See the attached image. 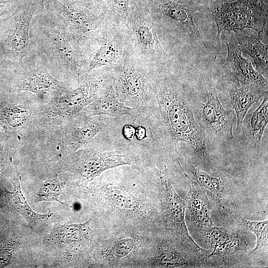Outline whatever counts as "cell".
<instances>
[{
  "instance_id": "ffe728a7",
  "label": "cell",
  "mask_w": 268,
  "mask_h": 268,
  "mask_svg": "<svg viewBox=\"0 0 268 268\" xmlns=\"http://www.w3.org/2000/svg\"><path fill=\"white\" fill-rule=\"evenodd\" d=\"M69 88L65 82L57 80L40 66L28 71L20 78L15 86L17 91L29 92L41 99L49 96L52 98Z\"/></svg>"
},
{
  "instance_id": "8fae6325",
  "label": "cell",
  "mask_w": 268,
  "mask_h": 268,
  "mask_svg": "<svg viewBox=\"0 0 268 268\" xmlns=\"http://www.w3.org/2000/svg\"><path fill=\"white\" fill-rule=\"evenodd\" d=\"M111 81L109 68L93 70L74 88L51 98L43 109L44 118L69 120L96 99Z\"/></svg>"
},
{
  "instance_id": "cb8c5ba5",
  "label": "cell",
  "mask_w": 268,
  "mask_h": 268,
  "mask_svg": "<svg viewBox=\"0 0 268 268\" xmlns=\"http://www.w3.org/2000/svg\"><path fill=\"white\" fill-rule=\"evenodd\" d=\"M235 33V32H234ZM246 29L235 33L242 53L249 55L253 60L255 70L264 77L268 76V50L267 45L261 41L260 36Z\"/></svg>"
},
{
  "instance_id": "603a6c76",
  "label": "cell",
  "mask_w": 268,
  "mask_h": 268,
  "mask_svg": "<svg viewBox=\"0 0 268 268\" xmlns=\"http://www.w3.org/2000/svg\"><path fill=\"white\" fill-rule=\"evenodd\" d=\"M246 114V118L243 122L240 139L247 147L259 150L263 133L268 124V96L263 99L257 109Z\"/></svg>"
},
{
  "instance_id": "4316f807",
  "label": "cell",
  "mask_w": 268,
  "mask_h": 268,
  "mask_svg": "<svg viewBox=\"0 0 268 268\" xmlns=\"http://www.w3.org/2000/svg\"><path fill=\"white\" fill-rule=\"evenodd\" d=\"M223 208L239 224L255 234L257 238L256 245L252 252H255L261 249L268 240V220L260 221L249 220L243 217L236 210L231 208L229 204H225Z\"/></svg>"
},
{
  "instance_id": "30bf717a",
  "label": "cell",
  "mask_w": 268,
  "mask_h": 268,
  "mask_svg": "<svg viewBox=\"0 0 268 268\" xmlns=\"http://www.w3.org/2000/svg\"><path fill=\"white\" fill-rule=\"evenodd\" d=\"M65 26L74 43L90 61L100 39L105 18L84 7L61 0H45Z\"/></svg>"
},
{
  "instance_id": "277c9868",
  "label": "cell",
  "mask_w": 268,
  "mask_h": 268,
  "mask_svg": "<svg viewBox=\"0 0 268 268\" xmlns=\"http://www.w3.org/2000/svg\"><path fill=\"white\" fill-rule=\"evenodd\" d=\"M154 69L134 55L109 68L118 99L126 106L135 108L140 120H145L152 105Z\"/></svg>"
},
{
  "instance_id": "1f68e13d",
  "label": "cell",
  "mask_w": 268,
  "mask_h": 268,
  "mask_svg": "<svg viewBox=\"0 0 268 268\" xmlns=\"http://www.w3.org/2000/svg\"><path fill=\"white\" fill-rule=\"evenodd\" d=\"M135 131L136 129L133 126L127 125L123 127L122 133L126 139L131 140L134 137Z\"/></svg>"
},
{
  "instance_id": "836d02e7",
  "label": "cell",
  "mask_w": 268,
  "mask_h": 268,
  "mask_svg": "<svg viewBox=\"0 0 268 268\" xmlns=\"http://www.w3.org/2000/svg\"><path fill=\"white\" fill-rule=\"evenodd\" d=\"M201 0L202 2L206 5L208 2L213 0Z\"/></svg>"
},
{
  "instance_id": "83f0119b",
  "label": "cell",
  "mask_w": 268,
  "mask_h": 268,
  "mask_svg": "<svg viewBox=\"0 0 268 268\" xmlns=\"http://www.w3.org/2000/svg\"><path fill=\"white\" fill-rule=\"evenodd\" d=\"M133 0H103L106 18L116 25L127 28Z\"/></svg>"
},
{
  "instance_id": "4dcf8cb0",
  "label": "cell",
  "mask_w": 268,
  "mask_h": 268,
  "mask_svg": "<svg viewBox=\"0 0 268 268\" xmlns=\"http://www.w3.org/2000/svg\"><path fill=\"white\" fill-rule=\"evenodd\" d=\"M66 2L78 5L92 11L100 17L105 18L106 13L103 0H61Z\"/></svg>"
},
{
  "instance_id": "2e32d148",
  "label": "cell",
  "mask_w": 268,
  "mask_h": 268,
  "mask_svg": "<svg viewBox=\"0 0 268 268\" xmlns=\"http://www.w3.org/2000/svg\"><path fill=\"white\" fill-rule=\"evenodd\" d=\"M221 84L228 92L236 117V134L240 135L243 122L250 107L268 96V79L263 77L250 84L221 77Z\"/></svg>"
},
{
  "instance_id": "d590c367",
  "label": "cell",
  "mask_w": 268,
  "mask_h": 268,
  "mask_svg": "<svg viewBox=\"0 0 268 268\" xmlns=\"http://www.w3.org/2000/svg\"><path fill=\"white\" fill-rule=\"evenodd\" d=\"M220 0V1H230V0Z\"/></svg>"
},
{
  "instance_id": "7a4b0ae2",
  "label": "cell",
  "mask_w": 268,
  "mask_h": 268,
  "mask_svg": "<svg viewBox=\"0 0 268 268\" xmlns=\"http://www.w3.org/2000/svg\"><path fill=\"white\" fill-rule=\"evenodd\" d=\"M127 175L105 173L100 178V197L105 214L114 215L128 227L151 231L157 221L158 212L147 189L137 181L135 170Z\"/></svg>"
},
{
  "instance_id": "f1b7e54d",
  "label": "cell",
  "mask_w": 268,
  "mask_h": 268,
  "mask_svg": "<svg viewBox=\"0 0 268 268\" xmlns=\"http://www.w3.org/2000/svg\"><path fill=\"white\" fill-rule=\"evenodd\" d=\"M16 182V184L12 182L14 186V191L11 193L10 196V204L13 209L30 221H38L50 217L52 214V213H48L46 214H41L33 211L29 206L21 191L18 178H17Z\"/></svg>"
},
{
  "instance_id": "7c38bea8",
  "label": "cell",
  "mask_w": 268,
  "mask_h": 268,
  "mask_svg": "<svg viewBox=\"0 0 268 268\" xmlns=\"http://www.w3.org/2000/svg\"><path fill=\"white\" fill-rule=\"evenodd\" d=\"M155 171L160 181L161 211L163 224L168 234L195 253L207 266L208 252L201 248L190 235L185 222L187 207L185 201L182 199L174 189L166 174L156 168Z\"/></svg>"
},
{
  "instance_id": "4fadbf2b",
  "label": "cell",
  "mask_w": 268,
  "mask_h": 268,
  "mask_svg": "<svg viewBox=\"0 0 268 268\" xmlns=\"http://www.w3.org/2000/svg\"><path fill=\"white\" fill-rule=\"evenodd\" d=\"M132 55L133 51L127 28L106 18L100 39L88 64V74L98 69L113 67Z\"/></svg>"
},
{
  "instance_id": "ac0fdd59",
  "label": "cell",
  "mask_w": 268,
  "mask_h": 268,
  "mask_svg": "<svg viewBox=\"0 0 268 268\" xmlns=\"http://www.w3.org/2000/svg\"><path fill=\"white\" fill-rule=\"evenodd\" d=\"M74 116L63 137V147L73 153L89 143L108 125V119L101 116L87 117L80 112Z\"/></svg>"
},
{
  "instance_id": "7402d4cb",
  "label": "cell",
  "mask_w": 268,
  "mask_h": 268,
  "mask_svg": "<svg viewBox=\"0 0 268 268\" xmlns=\"http://www.w3.org/2000/svg\"><path fill=\"white\" fill-rule=\"evenodd\" d=\"M185 201L193 223L204 234L213 226L211 206L206 192L191 180Z\"/></svg>"
},
{
  "instance_id": "8d00e7d4",
  "label": "cell",
  "mask_w": 268,
  "mask_h": 268,
  "mask_svg": "<svg viewBox=\"0 0 268 268\" xmlns=\"http://www.w3.org/2000/svg\"><path fill=\"white\" fill-rule=\"evenodd\" d=\"M199 0V1H201L200 0Z\"/></svg>"
},
{
  "instance_id": "44dd1931",
  "label": "cell",
  "mask_w": 268,
  "mask_h": 268,
  "mask_svg": "<svg viewBox=\"0 0 268 268\" xmlns=\"http://www.w3.org/2000/svg\"><path fill=\"white\" fill-rule=\"evenodd\" d=\"M81 113L87 117L106 115L112 118H118L129 115L139 119V113L135 108L129 107L119 100L111 81L99 96L88 104Z\"/></svg>"
},
{
  "instance_id": "3957f363",
  "label": "cell",
  "mask_w": 268,
  "mask_h": 268,
  "mask_svg": "<svg viewBox=\"0 0 268 268\" xmlns=\"http://www.w3.org/2000/svg\"><path fill=\"white\" fill-rule=\"evenodd\" d=\"M156 28L158 37L174 43L200 41L202 37L195 24L196 13L206 6L198 0H140Z\"/></svg>"
},
{
  "instance_id": "9c48e42d",
  "label": "cell",
  "mask_w": 268,
  "mask_h": 268,
  "mask_svg": "<svg viewBox=\"0 0 268 268\" xmlns=\"http://www.w3.org/2000/svg\"><path fill=\"white\" fill-rule=\"evenodd\" d=\"M133 55L151 67H171L173 61L162 46L155 25L140 0H134L127 23Z\"/></svg>"
},
{
  "instance_id": "ba28073f",
  "label": "cell",
  "mask_w": 268,
  "mask_h": 268,
  "mask_svg": "<svg viewBox=\"0 0 268 268\" xmlns=\"http://www.w3.org/2000/svg\"><path fill=\"white\" fill-rule=\"evenodd\" d=\"M205 9L216 23L218 44L224 32L251 29L260 36L268 21V0H213L207 3Z\"/></svg>"
},
{
  "instance_id": "6da1fadb",
  "label": "cell",
  "mask_w": 268,
  "mask_h": 268,
  "mask_svg": "<svg viewBox=\"0 0 268 268\" xmlns=\"http://www.w3.org/2000/svg\"><path fill=\"white\" fill-rule=\"evenodd\" d=\"M153 86V103L145 121L154 145L175 154L179 143L184 142L198 164L213 170L211 148L190 105L194 91L173 66L154 69Z\"/></svg>"
},
{
  "instance_id": "e0dca14e",
  "label": "cell",
  "mask_w": 268,
  "mask_h": 268,
  "mask_svg": "<svg viewBox=\"0 0 268 268\" xmlns=\"http://www.w3.org/2000/svg\"><path fill=\"white\" fill-rule=\"evenodd\" d=\"M221 36L227 48L226 61L222 66L221 77L237 80L244 85L250 84L264 77L243 56L234 32H222L220 38Z\"/></svg>"
},
{
  "instance_id": "d4e9b609",
  "label": "cell",
  "mask_w": 268,
  "mask_h": 268,
  "mask_svg": "<svg viewBox=\"0 0 268 268\" xmlns=\"http://www.w3.org/2000/svg\"><path fill=\"white\" fill-rule=\"evenodd\" d=\"M204 235L209 240L213 248L208 258L224 257L242 250L245 242L235 233L223 227L212 226Z\"/></svg>"
},
{
  "instance_id": "5b68a950",
  "label": "cell",
  "mask_w": 268,
  "mask_h": 268,
  "mask_svg": "<svg viewBox=\"0 0 268 268\" xmlns=\"http://www.w3.org/2000/svg\"><path fill=\"white\" fill-rule=\"evenodd\" d=\"M40 40L46 54L77 85L88 75L89 59L75 46L64 24L54 16L40 24Z\"/></svg>"
},
{
  "instance_id": "8992f818",
  "label": "cell",
  "mask_w": 268,
  "mask_h": 268,
  "mask_svg": "<svg viewBox=\"0 0 268 268\" xmlns=\"http://www.w3.org/2000/svg\"><path fill=\"white\" fill-rule=\"evenodd\" d=\"M204 82L207 101L202 103L194 91L190 97L191 107L210 148L226 146L235 139L232 132L235 113L222 106L213 83L211 66L205 74Z\"/></svg>"
},
{
  "instance_id": "f546056e",
  "label": "cell",
  "mask_w": 268,
  "mask_h": 268,
  "mask_svg": "<svg viewBox=\"0 0 268 268\" xmlns=\"http://www.w3.org/2000/svg\"><path fill=\"white\" fill-rule=\"evenodd\" d=\"M62 183L59 181L58 176L54 179L45 181L37 193V201H56L67 205L58 199L62 194Z\"/></svg>"
},
{
  "instance_id": "d6986e66",
  "label": "cell",
  "mask_w": 268,
  "mask_h": 268,
  "mask_svg": "<svg viewBox=\"0 0 268 268\" xmlns=\"http://www.w3.org/2000/svg\"><path fill=\"white\" fill-rule=\"evenodd\" d=\"M35 10L36 5L34 2L21 3L11 16L6 43L14 53L21 58L28 50L30 27Z\"/></svg>"
},
{
  "instance_id": "5bb4252c",
  "label": "cell",
  "mask_w": 268,
  "mask_h": 268,
  "mask_svg": "<svg viewBox=\"0 0 268 268\" xmlns=\"http://www.w3.org/2000/svg\"><path fill=\"white\" fill-rule=\"evenodd\" d=\"M72 171L78 178L90 181L109 169L124 165L135 166L138 156L133 152L119 154L115 152L93 148L76 151Z\"/></svg>"
},
{
  "instance_id": "e575fe53",
  "label": "cell",
  "mask_w": 268,
  "mask_h": 268,
  "mask_svg": "<svg viewBox=\"0 0 268 268\" xmlns=\"http://www.w3.org/2000/svg\"><path fill=\"white\" fill-rule=\"evenodd\" d=\"M1 15H2L1 6L0 5V17H1Z\"/></svg>"
},
{
  "instance_id": "9a60e30c",
  "label": "cell",
  "mask_w": 268,
  "mask_h": 268,
  "mask_svg": "<svg viewBox=\"0 0 268 268\" xmlns=\"http://www.w3.org/2000/svg\"><path fill=\"white\" fill-rule=\"evenodd\" d=\"M146 266L201 268L205 265L188 247L169 235L155 237Z\"/></svg>"
},
{
  "instance_id": "52a82bcc",
  "label": "cell",
  "mask_w": 268,
  "mask_h": 268,
  "mask_svg": "<svg viewBox=\"0 0 268 268\" xmlns=\"http://www.w3.org/2000/svg\"><path fill=\"white\" fill-rule=\"evenodd\" d=\"M152 231L126 227L105 239L96 253V260L105 267L145 266L155 237Z\"/></svg>"
},
{
  "instance_id": "484cf974",
  "label": "cell",
  "mask_w": 268,
  "mask_h": 268,
  "mask_svg": "<svg viewBox=\"0 0 268 268\" xmlns=\"http://www.w3.org/2000/svg\"><path fill=\"white\" fill-rule=\"evenodd\" d=\"M192 180L203 189L213 200L223 207L226 204V189L223 177L210 175L192 165Z\"/></svg>"
},
{
  "instance_id": "d6a6232c",
  "label": "cell",
  "mask_w": 268,
  "mask_h": 268,
  "mask_svg": "<svg viewBox=\"0 0 268 268\" xmlns=\"http://www.w3.org/2000/svg\"><path fill=\"white\" fill-rule=\"evenodd\" d=\"M137 139L142 140L148 136L146 128L142 126H139L136 129L135 134Z\"/></svg>"
}]
</instances>
